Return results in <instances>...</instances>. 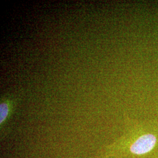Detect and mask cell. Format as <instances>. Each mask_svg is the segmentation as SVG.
<instances>
[{"label":"cell","mask_w":158,"mask_h":158,"mask_svg":"<svg viewBox=\"0 0 158 158\" xmlns=\"http://www.w3.org/2000/svg\"><path fill=\"white\" fill-rule=\"evenodd\" d=\"M156 142V138L153 135L141 136L130 145V152L135 155L146 153L152 149Z\"/></svg>","instance_id":"1"},{"label":"cell","mask_w":158,"mask_h":158,"mask_svg":"<svg viewBox=\"0 0 158 158\" xmlns=\"http://www.w3.org/2000/svg\"><path fill=\"white\" fill-rule=\"evenodd\" d=\"M9 113V107L6 102H1L0 105V123L2 124L5 121Z\"/></svg>","instance_id":"2"}]
</instances>
